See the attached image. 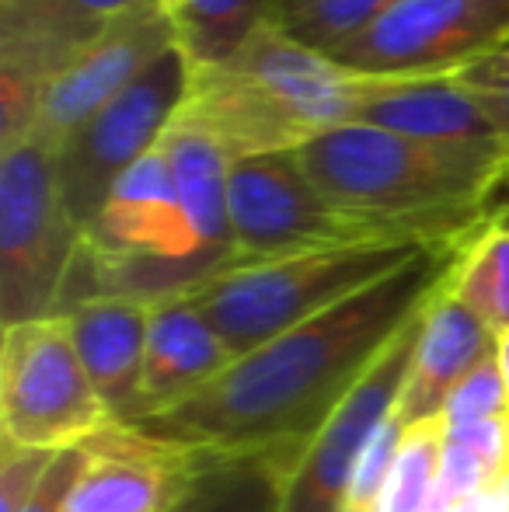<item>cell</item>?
Segmentation results:
<instances>
[{
  "mask_svg": "<svg viewBox=\"0 0 509 512\" xmlns=\"http://www.w3.org/2000/svg\"><path fill=\"white\" fill-rule=\"evenodd\" d=\"M457 244H436L325 314L238 356L178 408L143 418L157 439L206 457H279L290 467L387 345L443 286Z\"/></svg>",
  "mask_w": 509,
  "mask_h": 512,
  "instance_id": "1",
  "label": "cell"
},
{
  "mask_svg": "<svg viewBox=\"0 0 509 512\" xmlns=\"http://www.w3.org/2000/svg\"><path fill=\"white\" fill-rule=\"evenodd\" d=\"M332 203L419 244H461L509 189L503 143H433L349 122L297 150Z\"/></svg>",
  "mask_w": 509,
  "mask_h": 512,
  "instance_id": "2",
  "label": "cell"
},
{
  "mask_svg": "<svg viewBox=\"0 0 509 512\" xmlns=\"http://www.w3.org/2000/svg\"><path fill=\"white\" fill-rule=\"evenodd\" d=\"M363 84V74L262 25L224 63L192 70L178 115L213 136L231 161L297 154L356 119Z\"/></svg>",
  "mask_w": 509,
  "mask_h": 512,
  "instance_id": "3",
  "label": "cell"
},
{
  "mask_svg": "<svg viewBox=\"0 0 509 512\" xmlns=\"http://www.w3.org/2000/svg\"><path fill=\"white\" fill-rule=\"evenodd\" d=\"M426 248L436 244H356L238 265L185 297L199 307V314L238 359L381 283Z\"/></svg>",
  "mask_w": 509,
  "mask_h": 512,
  "instance_id": "4",
  "label": "cell"
},
{
  "mask_svg": "<svg viewBox=\"0 0 509 512\" xmlns=\"http://www.w3.org/2000/svg\"><path fill=\"white\" fill-rule=\"evenodd\" d=\"M116 418L98 398L70 321L63 314L21 321L0 338V436L21 450H74L112 429Z\"/></svg>",
  "mask_w": 509,
  "mask_h": 512,
  "instance_id": "5",
  "label": "cell"
},
{
  "mask_svg": "<svg viewBox=\"0 0 509 512\" xmlns=\"http://www.w3.org/2000/svg\"><path fill=\"white\" fill-rule=\"evenodd\" d=\"M84 230L63 203L53 154L35 143L0 154V324L60 310Z\"/></svg>",
  "mask_w": 509,
  "mask_h": 512,
  "instance_id": "6",
  "label": "cell"
},
{
  "mask_svg": "<svg viewBox=\"0 0 509 512\" xmlns=\"http://www.w3.org/2000/svg\"><path fill=\"white\" fill-rule=\"evenodd\" d=\"M227 209L238 265L276 262L356 244H419L370 216L349 213L300 168L297 154L238 157L227 175Z\"/></svg>",
  "mask_w": 509,
  "mask_h": 512,
  "instance_id": "7",
  "label": "cell"
},
{
  "mask_svg": "<svg viewBox=\"0 0 509 512\" xmlns=\"http://www.w3.org/2000/svg\"><path fill=\"white\" fill-rule=\"evenodd\" d=\"M189 91V67L178 49L154 63L147 74L98 108L67 143L53 154L56 182L70 216L88 230L102 213L116 182L136 161L161 143Z\"/></svg>",
  "mask_w": 509,
  "mask_h": 512,
  "instance_id": "8",
  "label": "cell"
},
{
  "mask_svg": "<svg viewBox=\"0 0 509 512\" xmlns=\"http://www.w3.org/2000/svg\"><path fill=\"white\" fill-rule=\"evenodd\" d=\"M509 46V0H398L332 60L367 77H450Z\"/></svg>",
  "mask_w": 509,
  "mask_h": 512,
  "instance_id": "9",
  "label": "cell"
},
{
  "mask_svg": "<svg viewBox=\"0 0 509 512\" xmlns=\"http://www.w3.org/2000/svg\"><path fill=\"white\" fill-rule=\"evenodd\" d=\"M419 321L422 314L387 345V352L370 366L356 391L311 439V446L286 481L279 512H346L349 485H353L363 450L377 436V429L398 411L415 342H419Z\"/></svg>",
  "mask_w": 509,
  "mask_h": 512,
  "instance_id": "10",
  "label": "cell"
},
{
  "mask_svg": "<svg viewBox=\"0 0 509 512\" xmlns=\"http://www.w3.org/2000/svg\"><path fill=\"white\" fill-rule=\"evenodd\" d=\"M171 49H178V32L168 7L161 0L136 4L49 84L28 143L56 154L98 108L123 95L136 77L147 74Z\"/></svg>",
  "mask_w": 509,
  "mask_h": 512,
  "instance_id": "11",
  "label": "cell"
},
{
  "mask_svg": "<svg viewBox=\"0 0 509 512\" xmlns=\"http://www.w3.org/2000/svg\"><path fill=\"white\" fill-rule=\"evenodd\" d=\"M206 460L189 446L112 425L84 443L81 478L63 512H171Z\"/></svg>",
  "mask_w": 509,
  "mask_h": 512,
  "instance_id": "12",
  "label": "cell"
},
{
  "mask_svg": "<svg viewBox=\"0 0 509 512\" xmlns=\"http://www.w3.org/2000/svg\"><path fill=\"white\" fill-rule=\"evenodd\" d=\"M143 0H0V67L53 84Z\"/></svg>",
  "mask_w": 509,
  "mask_h": 512,
  "instance_id": "13",
  "label": "cell"
},
{
  "mask_svg": "<svg viewBox=\"0 0 509 512\" xmlns=\"http://www.w3.org/2000/svg\"><path fill=\"white\" fill-rule=\"evenodd\" d=\"M492 356H496V335L461 300L450 297L443 279L436 297L422 310L419 342L398 401V418L408 429L443 418V408L461 380Z\"/></svg>",
  "mask_w": 509,
  "mask_h": 512,
  "instance_id": "14",
  "label": "cell"
},
{
  "mask_svg": "<svg viewBox=\"0 0 509 512\" xmlns=\"http://www.w3.org/2000/svg\"><path fill=\"white\" fill-rule=\"evenodd\" d=\"M63 317L70 321L77 356L116 425H136L143 418L140 391L150 335V304L126 297H95L70 307Z\"/></svg>",
  "mask_w": 509,
  "mask_h": 512,
  "instance_id": "15",
  "label": "cell"
},
{
  "mask_svg": "<svg viewBox=\"0 0 509 512\" xmlns=\"http://www.w3.org/2000/svg\"><path fill=\"white\" fill-rule=\"evenodd\" d=\"M234 352L189 297H171L150 307L147 359H143V418L178 408L210 387ZM140 418V422H143ZM136 422V425H140Z\"/></svg>",
  "mask_w": 509,
  "mask_h": 512,
  "instance_id": "16",
  "label": "cell"
},
{
  "mask_svg": "<svg viewBox=\"0 0 509 512\" xmlns=\"http://www.w3.org/2000/svg\"><path fill=\"white\" fill-rule=\"evenodd\" d=\"M353 122L433 143H503L454 77H367Z\"/></svg>",
  "mask_w": 509,
  "mask_h": 512,
  "instance_id": "17",
  "label": "cell"
},
{
  "mask_svg": "<svg viewBox=\"0 0 509 512\" xmlns=\"http://www.w3.org/2000/svg\"><path fill=\"white\" fill-rule=\"evenodd\" d=\"M509 485V415L443 429L433 512H457Z\"/></svg>",
  "mask_w": 509,
  "mask_h": 512,
  "instance_id": "18",
  "label": "cell"
},
{
  "mask_svg": "<svg viewBox=\"0 0 509 512\" xmlns=\"http://www.w3.org/2000/svg\"><path fill=\"white\" fill-rule=\"evenodd\" d=\"M447 290L492 335L509 331V227L489 216L457 244Z\"/></svg>",
  "mask_w": 509,
  "mask_h": 512,
  "instance_id": "19",
  "label": "cell"
},
{
  "mask_svg": "<svg viewBox=\"0 0 509 512\" xmlns=\"http://www.w3.org/2000/svg\"><path fill=\"white\" fill-rule=\"evenodd\" d=\"M290 474L279 457H210L171 512H279Z\"/></svg>",
  "mask_w": 509,
  "mask_h": 512,
  "instance_id": "20",
  "label": "cell"
},
{
  "mask_svg": "<svg viewBox=\"0 0 509 512\" xmlns=\"http://www.w3.org/2000/svg\"><path fill=\"white\" fill-rule=\"evenodd\" d=\"M272 0H178L171 21L185 67L206 70L234 56L265 25Z\"/></svg>",
  "mask_w": 509,
  "mask_h": 512,
  "instance_id": "21",
  "label": "cell"
},
{
  "mask_svg": "<svg viewBox=\"0 0 509 512\" xmlns=\"http://www.w3.org/2000/svg\"><path fill=\"white\" fill-rule=\"evenodd\" d=\"M391 4L398 0H272L265 25L314 53L332 56L374 25Z\"/></svg>",
  "mask_w": 509,
  "mask_h": 512,
  "instance_id": "22",
  "label": "cell"
},
{
  "mask_svg": "<svg viewBox=\"0 0 509 512\" xmlns=\"http://www.w3.org/2000/svg\"><path fill=\"white\" fill-rule=\"evenodd\" d=\"M443 422H419L405 432L398 464L384 485V495L374 512H433L436 478H440Z\"/></svg>",
  "mask_w": 509,
  "mask_h": 512,
  "instance_id": "23",
  "label": "cell"
},
{
  "mask_svg": "<svg viewBox=\"0 0 509 512\" xmlns=\"http://www.w3.org/2000/svg\"><path fill=\"white\" fill-rule=\"evenodd\" d=\"M509 415V394L503 384V373L496 366V356L485 359L475 373L461 380L454 394H450L447 408H443V429H461V425L492 422V418Z\"/></svg>",
  "mask_w": 509,
  "mask_h": 512,
  "instance_id": "24",
  "label": "cell"
},
{
  "mask_svg": "<svg viewBox=\"0 0 509 512\" xmlns=\"http://www.w3.org/2000/svg\"><path fill=\"white\" fill-rule=\"evenodd\" d=\"M42 98H46V84L18 74V70L0 67V154L28 143Z\"/></svg>",
  "mask_w": 509,
  "mask_h": 512,
  "instance_id": "25",
  "label": "cell"
},
{
  "mask_svg": "<svg viewBox=\"0 0 509 512\" xmlns=\"http://www.w3.org/2000/svg\"><path fill=\"white\" fill-rule=\"evenodd\" d=\"M485 112V119L492 122V129L499 133V140L509 147V67L492 56L468 63L464 70L450 74Z\"/></svg>",
  "mask_w": 509,
  "mask_h": 512,
  "instance_id": "26",
  "label": "cell"
},
{
  "mask_svg": "<svg viewBox=\"0 0 509 512\" xmlns=\"http://www.w3.org/2000/svg\"><path fill=\"white\" fill-rule=\"evenodd\" d=\"M56 453L0 443V512H25Z\"/></svg>",
  "mask_w": 509,
  "mask_h": 512,
  "instance_id": "27",
  "label": "cell"
},
{
  "mask_svg": "<svg viewBox=\"0 0 509 512\" xmlns=\"http://www.w3.org/2000/svg\"><path fill=\"white\" fill-rule=\"evenodd\" d=\"M84 467V446H74V450H60L53 457V464L46 467L39 488L28 499L25 512H63L70 502V492H74L77 478H81Z\"/></svg>",
  "mask_w": 509,
  "mask_h": 512,
  "instance_id": "28",
  "label": "cell"
},
{
  "mask_svg": "<svg viewBox=\"0 0 509 512\" xmlns=\"http://www.w3.org/2000/svg\"><path fill=\"white\" fill-rule=\"evenodd\" d=\"M496 366H499V373H503V384L509 394V331L496 335Z\"/></svg>",
  "mask_w": 509,
  "mask_h": 512,
  "instance_id": "29",
  "label": "cell"
},
{
  "mask_svg": "<svg viewBox=\"0 0 509 512\" xmlns=\"http://www.w3.org/2000/svg\"><path fill=\"white\" fill-rule=\"evenodd\" d=\"M475 512H506V488H499V492H492V495H482V499L475 502Z\"/></svg>",
  "mask_w": 509,
  "mask_h": 512,
  "instance_id": "30",
  "label": "cell"
},
{
  "mask_svg": "<svg viewBox=\"0 0 509 512\" xmlns=\"http://www.w3.org/2000/svg\"><path fill=\"white\" fill-rule=\"evenodd\" d=\"M489 216H492V220L503 223V227H509V189L496 199V206H492V213H489Z\"/></svg>",
  "mask_w": 509,
  "mask_h": 512,
  "instance_id": "31",
  "label": "cell"
},
{
  "mask_svg": "<svg viewBox=\"0 0 509 512\" xmlns=\"http://www.w3.org/2000/svg\"><path fill=\"white\" fill-rule=\"evenodd\" d=\"M492 60H499V63H506V67H509V46H503L499 53H492Z\"/></svg>",
  "mask_w": 509,
  "mask_h": 512,
  "instance_id": "32",
  "label": "cell"
},
{
  "mask_svg": "<svg viewBox=\"0 0 509 512\" xmlns=\"http://www.w3.org/2000/svg\"><path fill=\"white\" fill-rule=\"evenodd\" d=\"M161 4L168 7V14H171V11H175V4H178V0H161Z\"/></svg>",
  "mask_w": 509,
  "mask_h": 512,
  "instance_id": "33",
  "label": "cell"
},
{
  "mask_svg": "<svg viewBox=\"0 0 509 512\" xmlns=\"http://www.w3.org/2000/svg\"><path fill=\"white\" fill-rule=\"evenodd\" d=\"M457 512H475V502H471V506H464V509H457Z\"/></svg>",
  "mask_w": 509,
  "mask_h": 512,
  "instance_id": "34",
  "label": "cell"
},
{
  "mask_svg": "<svg viewBox=\"0 0 509 512\" xmlns=\"http://www.w3.org/2000/svg\"><path fill=\"white\" fill-rule=\"evenodd\" d=\"M506 512H509V485H506Z\"/></svg>",
  "mask_w": 509,
  "mask_h": 512,
  "instance_id": "35",
  "label": "cell"
}]
</instances>
